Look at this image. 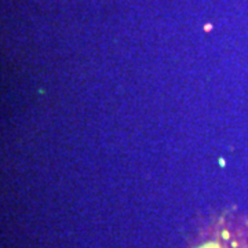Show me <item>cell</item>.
I'll return each instance as SVG.
<instances>
[{
	"mask_svg": "<svg viewBox=\"0 0 248 248\" xmlns=\"http://www.w3.org/2000/svg\"><path fill=\"white\" fill-rule=\"evenodd\" d=\"M192 248H248V221L231 217L215 222L199 236Z\"/></svg>",
	"mask_w": 248,
	"mask_h": 248,
	"instance_id": "1",
	"label": "cell"
}]
</instances>
